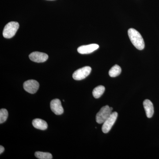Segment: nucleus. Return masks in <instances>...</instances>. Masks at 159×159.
I'll return each instance as SVG.
<instances>
[{
	"instance_id": "1",
	"label": "nucleus",
	"mask_w": 159,
	"mask_h": 159,
	"mask_svg": "<svg viewBox=\"0 0 159 159\" xmlns=\"http://www.w3.org/2000/svg\"><path fill=\"white\" fill-rule=\"evenodd\" d=\"M129 37L133 45L139 50L145 48V42L142 35L135 29H130L128 31Z\"/></svg>"
},
{
	"instance_id": "2",
	"label": "nucleus",
	"mask_w": 159,
	"mask_h": 159,
	"mask_svg": "<svg viewBox=\"0 0 159 159\" xmlns=\"http://www.w3.org/2000/svg\"><path fill=\"white\" fill-rule=\"evenodd\" d=\"M19 28V24L16 22L11 21L5 26L3 31V35L5 38L10 39L15 35Z\"/></svg>"
},
{
	"instance_id": "3",
	"label": "nucleus",
	"mask_w": 159,
	"mask_h": 159,
	"mask_svg": "<svg viewBox=\"0 0 159 159\" xmlns=\"http://www.w3.org/2000/svg\"><path fill=\"white\" fill-rule=\"evenodd\" d=\"M112 111L108 105L102 107L96 116V121L97 123L99 124L104 123L112 114Z\"/></svg>"
},
{
	"instance_id": "4",
	"label": "nucleus",
	"mask_w": 159,
	"mask_h": 159,
	"mask_svg": "<svg viewBox=\"0 0 159 159\" xmlns=\"http://www.w3.org/2000/svg\"><path fill=\"white\" fill-rule=\"evenodd\" d=\"M118 117L116 112L112 113L110 117L103 123L102 127V131L104 133H107L111 130L113 125L115 124Z\"/></svg>"
},
{
	"instance_id": "5",
	"label": "nucleus",
	"mask_w": 159,
	"mask_h": 159,
	"mask_svg": "<svg viewBox=\"0 0 159 159\" xmlns=\"http://www.w3.org/2000/svg\"><path fill=\"white\" fill-rule=\"evenodd\" d=\"M92 69L89 66H85L75 71L73 74V78L75 80L84 79L89 75Z\"/></svg>"
},
{
	"instance_id": "6",
	"label": "nucleus",
	"mask_w": 159,
	"mask_h": 159,
	"mask_svg": "<svg viewBox=\"0 0 159 159\" xmlns=\"http://www.w3.org/2000/svg\"><path fill=\"white\" fill-rule=\"evenodd\" d=\"M23 86L26 92L29 93L34 94L36 93L39 89V84L36 80H29L24 83Z\"/></svg>"
},
{
	"instance_id": "7",
	"label": "nucleus",
	"mask_w": 159,
	"mask_h": 159,
	"mask_svg": "<svg viewBox=\"0 0 159 159\" xmlns=\"http://www.w3.org/2000/svg\"><path fill=\"white\" fill-rule=\"evenodd\" d=\"M29 58L34 62L40 63L46 61L48 58V55L42 52H32L29 56Z\"/></svg>"
},
{
	"instance_id": "8",
	"label": "nucleus",
	"mask_w": 159,
	"mask_h": 159,
	"mask_svg": "<svg viewBox=\"0 0 159 159\" xmlns=\"http://www.w3.org/2000/svg\"><path fill=\"white\" fill-rule=\"evenodd\" d=\"M51 109L55 115H60L64 112L61 102L59 99H53L51 102Z\"/></svg>"
},
{
	"instance_id": "9",
	"label": "nucleus",
	"mask_w": 159,
	"mask_h": 159,
	"mask_svg": "<svg viewBox=\"0 0 159 159\" xmlns=\"http://www.w3.org/2000/svg\"><path fill=\"white\" fill-rule=\"evenodd\" d=\"M99 48L97 44H91L88 45L80 46L77 49V51L80 54H90Z\"/></svg>"
},
{
	"instance_id": "10",
	"label": "nucleus",
	"mask_w": 159,
	"mask_h": 159,
	"mask_svg": "<svg viewBox=\"0 0 159 159\" xmlns=\"http://www.w3.org/2000/svg\"><path fill=\"white\" fill-rule=\"evenodd\" d=\"M143 106L146 116L148 118H151L154 113V107L152 102L148 99H145L143 102Z\"/></svg>"
},
{
	"instance_id": "11",
	"label": "nucleus",
	"mask_w": 159,
	"mask_h": 159,
	"mask_svg": "<svg viewBox=\"0 0 159 159\" xmlns=\"http://www.w3.org/2000/svg\"><path fill=\"white\" fill-rule=\"evenodd\" d=\"M32 125L34 128L41 130H45L48 127L47 122L40 119H35L32 121Z\"/></svg>"
},
{
	"instance_id": "12",
	"label": "nucleus",
	"mask_w": 159,
	"mask_h": 159,
	"mask_svg": "<svg viewBox=\"0 0 159 159\" xmlns=\"http://www.w3.org/2000/svg\"><path fill=\"white\" fill-rule=\"evenodd\" d=\"M105 88L103 86L99 85L94 89L93 92V95L94 97L98 99L105 92Z\"/></svg>"
},
{
	"instance_id": "13",
	"label": "nucleus",
	"mask_w": 159,
	"mask_h": 159,
	"mask_svg": "<svg viewBox=\"0 0 159 159\" xmlns=\"http://www.w3.org/2000/svg\"><path fill=\"white\" fill-rule=\"evenodd\" d=\"M121 71L122 70L121 67L119 66L116 65L110 69L109 72V74L111 77H115L120 75Z\"/></svg>"
},
{
	"instance_id": "14",
	"label": "nucleus",
	"mask_w": 159,
	"mask_h": 159,
	"mask_svg": "<svg viewBox=\"0 0 159 159\" xmlns=\"http://www.w3.org/2000/svg\"><path fill=\"white\" fill-rule=\"evenodd\" d=\"M34 155L36 157L39 159H52L53 158L52 155L49 152H35Z\"/></svg>"
},
{
	"instance_id": "15",
	"label": "nucleus",
	"mask_w": 159,
	"mask_h": 159,
	"mask_svg": "<svg viewBox=\"0 0 159 159\" xmlns=\"http://www.w3.org/2000/svg\"><path fill=\"white\" fill-rule=\"evenodd\" d=\"M8 117V111L6 109H1L0 110V123L6 122Z\"/></svg>"
},
{
	"instance_id": "16",
	"label": "nucleus",
	"mask_w": 159,
	"mask_h": 159,
	"mask_svg": "<svg viewBox=\"0 0 159 159\" xmlns=\"http://www.w3.org/2000/svg\"><path fill=\"white\" fill-rule=\"evenodd\" d=\"M4 150H5V148H4V147L1 145L0 146V154H1L2 153L4 152Z\"/></svg>"
},
{
	"instance_id": "17",
	"label": "nucleus",
	"mask_w": 159,
	"mask_h": 159,
	"mask_svg": "<svg viewBox=\"0 0 159 159\" xmlns=\"http://www.w3.org/2000/svg\"><path fill=\"white\" fill-rule=\"evenodd\" d=\"M50 1H53V0H50Z\"/></svg>"
}]
</instances>
